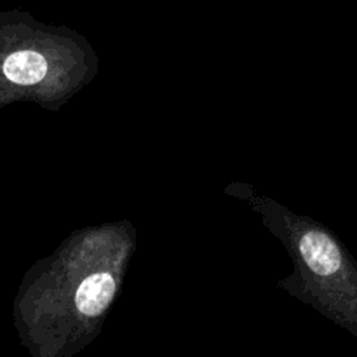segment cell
Listing matches in <instances>:
<instances>
[{
	"mask_svg": "<svg viewBox=\"0 0 357 357\" xmlns=\"http://www.w3.org/2000/svg\"><path fill=\"white\" fill-rule=\"evenodd\" d=\"M115 293V282L110 274H94L89 275L86 281H82L80 288L77 289L75 303L77 309L84 316L94 317L103 312L112 302Z\"/></svg>",
	"mask_w": 357,
	"mask_h": 357,
	"instance_id": "obj_2",
	"label": "cell"
},
{
	"mask_svg": "<svg viewBox=\"0 0 357 357\" xmlns=\"http://www.w3.org/2000/svg\"><path fill=\"white\" fill-rule=\"evenodd\" d=\"M300 251H302L303 260L312 268V272H316L317 275H323V278L335 275L344 265V258H342V253L335 241L326 234L317 232V230L303 236Z\"/></svg>",
	"mask_w": 357,
	"mask_h": 357,
	"instance_id": "obj_1",
	"label": "cell"
}]
</instances>
